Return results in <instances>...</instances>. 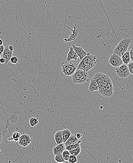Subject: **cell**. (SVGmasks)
Listing matches in <instances>:
<instances>
[{
    "instance_id": "cell-31",
    "label": "cell",
    "mask_w": 133,
    "mask_h": 163,
    "mask_svg": "<svg viewBox=\"0 0 133 163\" xmlns=\"http://www.w3.org/2000/svg\"><path fill=\"white\" fill-rule=\"evenodd\" d=\"M4 49H5V47L3 46V45L0 46V54L1 55H2L3 53L4 50Z\"/></svg>"
},
{
    "instance_id": "cell-20",
    "label": "cell",
    "mask_w": 133,
    "mask_h": 163,
    "mask_svg": "<svg viewBox=\"0 0 133 163\" xmlns=\"http://www.w3.org/2000/svg\"><path fill=\"white\" fill-rule=\"evenodd\" d=\"M62 131H63V143H65L71 135V132L70 130L68 129H64L62 130Z\"/></svg>"
},
{
    "instance_id": "cell-8",
    "label": "cell",
    "mask_w": 133,
    "mask_h": 163,
    "mask_svg": "<svg viewBox=\"0 0 133 163\" xmlns=\"http://www.w3.org/2000/svg\"><path fill=\"white\" fill-rule=\"evenodd\" d=\"M109 63L112 66L116 68L123 64L121 56L114 53L111 55L110 57Z\"/></svg>"
},
{
    "instance_id": "cell-2",
    "label": "cell",
    "mask_w": 133,
    "mask_h": 163,
    "mask_svg": "<svg viewBox=\"0 0 133 163\" xmlns=\"http://www.w3.org/2000/svg\"><path fill=\"white\" fill-rule=\"evenodd\" d=\"M114 87L113 83L109 77L107 80L99 87L98 93L105 97H110L113 95Z\"/></svg>"
},
{
    "instance_id": "cell-26",
    "label": "cell",
    "mask_w": 133,
    "mask_h": 163,
    "mask_svg": "<svg viewBox=\"0 0 133 163\" xmlns=\"http://www.w3.org/2000/svg\"><path fill=\"white\" fill-rule=\"evenodd\" d=\"M71 155H75V156H77L80 154L81 151V147H78L77 148L74 149V150H71V151H69Z\"/></svg>"
},
{
    "instance_id": "cell-33",
    "label": "cell",
    "mask_w": 133,
    "mask_h": 163,
    "mask_svg": "<svg viewBox=\"0 0 133 163\" xmlns=\"http://www.w3.org/2000/svg\"><path fill=\"white\" fill-rule=\"evenodd\" d=\"M5 59H4L3 57H2L1 59H0V63H5Z\"/></svg>"
},
{
    "instance_id": "cell-32",
    "label": "cell",
    "mask_w": 133,
    "mask_h": 163,
    "mask_svg": "<svg viewBox=\"0 0 133 163\" xmlns=\"http://www.w3.org/2000/svg\"><path fill=\"white\" fill-rule=\"evenodd\" d=\"M76 135L77 137V139L79 140H80L83 136L82 134H81V133H77V134H76Z\"/></svg>"
},
{
    "instance_id": "cell-35",
    "label": "cell",
    "mask_w": 133,
    "mask_h": 163,
    "mask_svg": "<svg viewBox=\"0 0 133 163\" xmlns=\"http://www.w3.org/2000/svg\"><path fill=\"white\" fill-rule=\"evenodd\" d=\"M3 41H2V39H0V46H1V45H3Z\"/></svg>"
},
{
    "instance_id": "cell-27",
    "label": "cell",
    "mask_w": 133,
    "mask_h": 163,
    "mask_svg": "<svg viewBox=\"0 0 133 163\" xmlns=\"http://www.w3.org/2000/svg\"><path fill=\"white\" fill-rule=\"evenodd\" d=\"M68 162L70 163H77V162H78V159H77V156H75V155H71V154L70 158H69Z\"/></svg>"
},
{
    "instance_id": "cell-25",
    "label": "cell",
    "mask_w": 133,
    "mask_h": 163,
    "mask_svg": "<svg viewBox=\"0 0 133 163\" xmlns=\"http://www.w3.org/2000/svg\"><path fill=\"white\" fill-rule=\"evenodd\" d=\"M70 153L69 151L66 150V149H65L63 151V152L62 153V155H63V158L64 159L65 161H68L69 158H70Z\"/></svg>"
},
{
    "instance_id": "cell-10",
    "label": "cell",
    "mask_w": 133,
    "mask_h": 163,
    "mask_svg": "<svg viewBox=\"0 0 133 163\" xmlns=\"http://www.w3.org/2000/svg\"><path fill=\"white\" fill-rule=\"evenodd\" d=\"M32 139L30 136L25 133H23V134H21L18 141L19 144L24 147L30 145Z\"/></svg>"
},
{
    "instance_id": "cell-14",
    "label": "cell",
    "mask_w": 133,
    "mask_h": 163,
    "mask_svg": "<svg viewBox=\"0 0 133 163\" xmlns=\"http://www.w3.org/2000/svg\"><path fill=\"white\" fill-rule=\"evenodd\" d=\"M78 55H77V53L75 52L73 49V48L72 46L70 47V51H69V53H68V55L66 56V61L67 62L70 61L72 60H74L77 61L78 58Z\"/></svg>"
},
{
    "instance_id": "cell-24",
    "label": "cell",
    "mask_w": 133,
    "mask_h": 163,
    "mask_svg": "<svg viewBox=\"0 0 133 163\" xmlns=\"http://www.w3.org/2000/svg\"><path fill=\"white\" fill-rule=\"evenodd\" d=\"M38 123L39 120L37 117H32L29 120V124L32 127H35Z\"/></svg>"
},
{
    "instance_id": "cell-30",
    "label": "cell",
    "mask_w": 133,
    "mask_h": 163,
    "mask_svg": "<svg viewBox=\"0 0 133 163\" xmlns=\"http://www.w3.org/2000/svg\"><path fill=\"white\" fill-rule=\"evenodd\" d=\"M129 53H130V59L133 62V48L129 50Z\"/></svg>"
},
{
    "instance_id": "cell-36",
    "label": "cell",
    "mask_w": 133,
    "mask_h": 163,
    "mask_svg": "<svg viewBox=\"0 0 133 163\" xmlns=\"http://www.w3.org/2000/svg\"><path fill=\"white\" fill-rule=\"evenodd\" d=\"M2 152V150L0 149V153H1Z\"/></svg>"
},
{
    "instance_id": "cell-19",
    "label": "cell",
    "mask_w": 133,
    "mask_h": 163,
    "mask_svg": "<svg viewBox=\"0 0 133 163\" xmlns=\"http://www.w3.org/2000/svg\"><path fill=\"white\" fill-rule=\"evenodd\" d=\"M122 60L123 63L124 64H126V65H128L129 63L130 62V53H129V51H128L124 53L123 55L121 56Z\"/></svg>"
},
{
    "instance_id": "cell-21",
    "label": "cell",
    "mask_w": 133,
    "mask_h": 163,
    "mask_svg": "<svg viewBox=\"0 0 133 163\" xmlns=\"http://www.w3.org/2000/svg\"><path fill=\"white\" fill-rule=\"evenodd\" d=\"M81 141H80L79 142L76 143V144H73L70 145L66 146V149L68 150V151H71V150H74V149L77 148L78 147L80 146V144H81Z\"/></svg>"
},
{
    "instance_id": "cell-1",
    "label": "cell",
    "mask_w": 133,
    "mask_h": 163,
    "mask_svg": "<svg viewBox=\"0 0 133 163\" xmlns=\"http://www.w3.org/2000/svg\"><path fill=\"white\" fill-rule=\"evenodd\" d=\"M96 63V56L88 53V55L80 61L77 69L88 72L95 66Z\"/></svg>"
},
{
    "instance_id": "cell-5",
    "label": "cell",
    "mask_w": 133,
    "mask_h": 163,
    "mask_svg": "<svg viewBox=\"0 0 133 163\" xmlns=\"http://www.w3.org/2000/svg\"><path fill=\"white\" fill-rule=\"evenodd\" d=\"M131 42V39L125 38L122 39L114 49L113 53L121 57L124 53L128 51Z\"/></svg>"
},
{
    "instance_id": "cell-22",
    "label": "cell",
    "mask_w": 133,
    "mask_h": 163,
    "mask_svg": "<svg viewBox=\"0 0 133 163\" xmlns=\"http://www.w3.org/2000/svg\"><path fill=\"white\" fill-rule=\"evenodd\" d=\"M54 160L56 162L59 163H63L65 162L63 158L62 154H59L55 155Z\"/></svg>"
},
{
    "instance_id": "cell-12",
    "label": "cell",
    "mask_w": 133,
    "mask_h": 163,
    "mask_svg": "<svg viewBox=\"0 0 133 163\" xmlns=\"http://www.w3.org/2000/svg\"><path fill=\"white\" fill-rule=\"evenodd\" d=\"M71 46L73 48L74 51L78 55L80 61L88 55V53L82 47H80V46H77L74 44H72Z\"/></svg>"
},
{
    "instance_id": "cell-4",
    "label": "cell",
    "mask_w": 133,
    "mask_h": 163,
    "mask_svg": "<svg viewBox=\"0 0 133 163\" xmlns=\"http://www.w3.org/2000/svg\"><path fill=\"white\" fill-rule=\"evenodd\" d=\"M72 82L75 84H81L89 81L88 72L77 69L72 75Z\"/></svg>"
},
{
    "instance_id": "cell-9",
    "label": "cell",
    "mask_w": 133,
    "mask_h": 163,
    "mask_svg": "<svg viewBox=\"0 0 133 163\" xmlns=\"http://www.w3.org/2000/svg\"><path fill=\"white\" fill-rule=\"evenodd\" d=\"M14 49V48L13 45H6L5 47L4 51L2 54L1 56L5 59V64H7L10 61V59L13 56Z\"/></svg>"
},
{
    "instance_id": "cell-7",
    "label": "cell",
    "mask_w": 133,
    "mask_h": 163,
    "mask_svg": "<svg viewBox=\"0 0 133 163\" xmlns=\"http://www.w3.org/2000/svg\"><path fill=\"white\" fill-rule=\"evenodd\" d=\"M115 72L117 76L122 79L128 78L130 74L128 65L124 63L120 66L116 67Z\"/></svg>"
},
{
    "instance_id": "cell-6",
    "label": "cell",
    "mask_w": 133,
    "mask_h": 163,
    "mask_svg": "<svg viewBox=\"0 0 133 163\" xmlns=\"http://www.w3.org/2000/svg\"><path fill=\"white\" fill-rule=\"evenodd\" d=\"M77 69V67L76 65L71 61L64 63L61 65V71L66 76H72Z\"/></svg>"
},
{
    "instance_id": "cell-13",
    "label": "cell",
    "mask_w": 133,
    "mask_h": 163,
    "mask_svg": "<svg viewBox=\"0 0 133 163\" xmlns=\"http://www.w3.org/2000/svg\"><path fill=\"white\" fill-rule=\"evenodd\" d=\"M68 27V28L71 31H72V32L71 34H70V36L68 38V39H65V41L66 42H70V41H73L75 40V39L77 37V35H78V32H79V29L77 28V26L76 24H75L74 27H73V29H71L68 26H66Z\"/></svg>"
},
{
    "instance_id": "cell-3",
    "label": "cell",
    "mask_w": 133,
    "mask_h": 163,
    "mask_svg": "<svg viewBox=\"0 0 133 163\" xmlns=\"http://www.w3.org/2000/svg\"><path fill=\"white\" fill-rule=\"evenodd\" d=\"M9 116L6 112L3 106L0 104V132L3 133H6L7 130L9 127Z\"/></svg>"
},
{
    "instance_id": "cell-16",
    "label": "cell",
    "mask_w": 133,
    "mask_h": 163,
    "mask_svg": "<svg viewBox=\"0 0 133 163\" xmlns=\"http://www.w3.org/2000/svg\"><path fill=\"white\" fill-rule=\"evenodd\" d=\"M66 149L64 143L58 144L56 146L53 147L52 151L54 156L59 154H62L64 151Z\"/></svg>"
},
{
    "instance_id": "cell-17",
    "label": "cell",
    "mask_w": 133,
    "mask_h": 163,
    "mask_svg": "<svg viewBox=\"0 0 133 163\" xmlns=\"http://www.w3.org/2000/svg\"><path fill=\"white\" fill-rule=\"evenodd\" d=\"M80 141L77 139L76 134H71L70 136L69 137V139L65 142L64 144L65 146H67L70 145L76 144V143L79 142Z\"/></svg>"
},
{
    "instance_id": "cell-18",
    "label": "cell",
    "mask_w": 133,
    "mask_h": 163,
    "mask_svg": "<svg viewBox=\"0 0 133 163\" xmlns=\"http://www.w3.org/2000/svg\"><path fill=\"white\" fill-rule=\"evenodd\" d=\"M54 139L57 144L63 143V131L62 130H59L54 134Z\"/></svg>"
},
{
    "instance_id": "cell-28",
    "label": "cell",
    "mask_w": 133,
    "mask_h": 163,
    "mask_svg": "<svg viewBox=\"0 0 133 163\" xmlns=\"http://www.w3.org/2000/svg\"><path fill=\"white\" fill-rule=\"evenodd\" d=\"M10 62L12 63L13 64H17L18 62H19V58L17 56H12V58L10 59Z\"/></svg>"
},
{
    "instance_id": "cell-23",
    "label": "cell",
    "mask_w": 133,
    "mask_h": 163,
    "mask_svg": "<svg viewBox=\"0 0 133 163\" xmlns=\"http://www.w3.org/2000/svg\"><path fill=\"white\" fill-rule=\"evenodd\" d=\"M21 134L18 132H14L12 134V139L13 141H14L15 142H17L19 141L20 139V137L21 136Z\"/></svg>"
},
{
    "instance_id": "cell-15",
    "label": "cell",
    "mask_w": 133,
    "mask_h": 163,
    "mask_svg": "<svg viewBox=\"0 0 133 163\" xmlns=\"http://www.w3.org/2000/svg\"><path fill=\"white\" fill-rule=\"evenodd\" d=\"M88 89L91 92H93L96 91H97L99 90V85H98V83L94 77L90 80Z\"/></svg>"
},
{
    "instance_id": "cell-29",
    "label": "cell",
    "mask_w": 133,
    "mask_h": 163,
    "mask_svg": "<svg viewBox=\"0 0 133 163\" xmlns=\"http://www.w3.org/2000/svg\"><path fill=\"white\" fill-rule=\"evenodd\" d=\"M128 66L130 74L133 75V62L129 63L128 65Z\"/></svg>"
},
{
    "instance_id": "cell-34",
    "label": "cell",
    "mask_w": 133,
    "mask_h": 163,
    "mask_svg": "<svg viewBox=\"0 0 133 163\" xmlns=\"http://www.w3.org/2000/svg\"><path fill=\"white\" fill-rule=\"evenodd\" d=\"M3 140V136H2V133L0 132V144H1Z\"/></svg>"
},
{
    "instance_id": "cell-11",
    "label": "cell",
    "mask_w": 133,
    "mask_h": 163,
    "mask_svg": "<svg viewBox=\"0 0 133 163\" xmlns=\"http://www.w3.org/2000/svg\"><path fill=\"white\" fill-rule=\"evenodd\" d=\"M109 77L108 75L102 73H97L95 74L94 78L98 83L99 87L102 85Z\"/></svg>"
},
{
    "instance_id": "cell-37",
    "label": "cell",
    "mask_w": 133,
    "mask_h": 163,
    "mask_svg": "<svg viewBox=\"0 0 133 163\" xmlns=\"http://www.w3.org/2000/svg\"><path fill=\"white\" fill-rule=\"evenodd\" d=\"M1 57H2L1 55L0 54V59H1Z\"/></svg>"
}]
</instances>
